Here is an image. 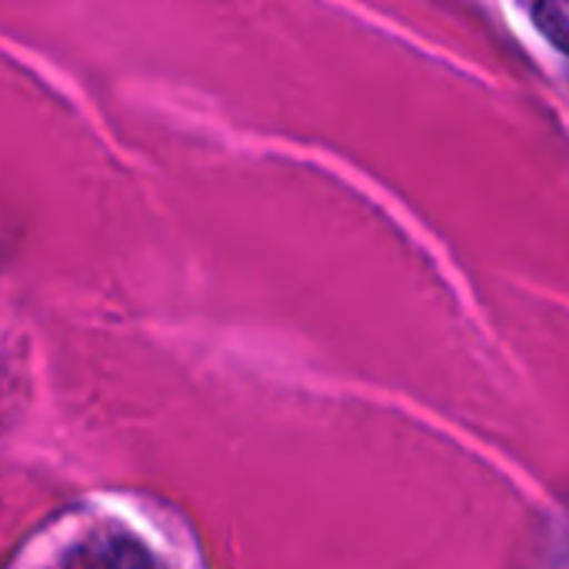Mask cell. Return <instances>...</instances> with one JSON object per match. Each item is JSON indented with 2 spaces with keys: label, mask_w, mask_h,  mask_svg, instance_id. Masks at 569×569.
Segmentation results:
<instances>
[{
  "label": "cell",
  "mask_w": 569,
  "mask_h": 569,
  "mask_svg": "<svg viewBox=\"0 0 569 569\" xmlns=\"http://www.w3.org/2000/svg\"><path fill=\"white\" fill-rule=\"evenodd\" d=\"M537 23H540V30H543L563 53H569V10L563 3L543 0V3L537 7Z\"/></svg>",
  "instance_id": "obj_1"
},
{
  "label": "cell",
  "mask_w": 569,
  "mask_h": 569,
  "mask_svg": "<svg viewBox=\"0 0 569 569\" xmlns=\"http://www.w3.org/2000/svg\"><path fill=\"white\" fill-rule=\"evenodd\" d=\"M113 567L117 569H157V563L150 560L147 550H140L137 543L123 540L117 550H113Z\"/></svg>",
  "instance_id": "obj_2"
}]
</instances>
